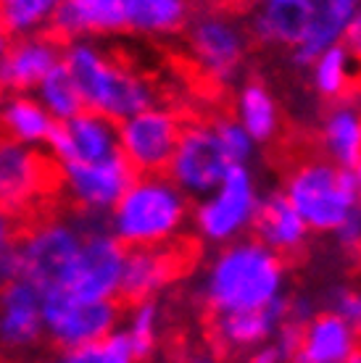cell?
Here are the masks:
<instances>
[{
	"label": "cell",
	"instance_id": "obj_1",
	"mask_svg": "<svg viewBox=\"0 0 361 363\" xmlns=\"http://www.w3.org/2000/svg\"><path fill=\"white\" fill-rule=\"evenodd\" d=\"M285 295V261L248 237L219 247L198 277V298L211 316L269 308Z\"/></svg>",
	"mask_w": 361,
	"mask_h": 363
},
{
	"label": "cell",
	"instance_id": "obj_2",
	"mask_svg": "<svg viewBox=\"0 0 361 363\" xmlns=\"http://www.w3.org/2000/svg\"><path fill=\"white\" fill-rule=\"evenodd\" d=\"M61 64L72 74L85 111L122 121L156 103L153 82L106 50L98 40H69Z\"/></svg>",
	"mask_w": 361,
	"mask_h": 363
},
{
	"label": "cell",
	"instance_id": "obj_3",
	"mask_svg": "<svg viewBox=\"0 0 361 363\" xmlns=\"http://www.w3.org/2000/svg\"><path fill=\"white\" fill-rule=\"evenodd\" d=\"M190 198L166 174H137L106 216V227L126 250L172 247L190 221Z\"/></svg>",
	"mask_w": 361,
	"mask_h": 363
},
{
	"label": "cell",
	"instance_id": "obj_4",
	"mask_svg": "<svg viewBox=\"0 0 361 363\" xmlns=\"http://www.w3.org/2000/svg\"><path fill=\"white\" fill-rule=\"evenodd\" d=\"M282 192L306 221L308 232L316 235H333L361 206L353 169H343L322 155L303 158L293 166Z\"/></svg>",
	"mask_w": 361,
	"mask_h": 363
},
{
	"label": "cell",
	"instance_id": "obj_5",
	"mask_svg": "<svg viewBox=\"0 0 361 363\" xmlns=\"http://www.w3.org/2000/svg\"><path fill=\"white\" fill-rule=\"evenodd\" d=\"M185 53L200 79L211 84H230L243 72L251 37L240 18L227 9L206 6L190 13L185 24Z\"/></svg>",
	"mask_w": 361,
	"mask_h": 363
},
{
	"label": "cell",
	"instance_id": "obj_6",
	"mask_svg": "<svg viewBox=\"0 0 361 363\" xmlns=\"http://www.w3.org/2000/svg\"><path fill=\"white\" fill-rule=\"evenodd\" d=\"M85 237L82 216H40L16 237L21 279L40 292L63 290L74 272Z\"/></svg>",
	"mask_w": 361,
	"mask_h": 363
},
{
	"label": "cell",
	"instance_id": "obj_7",
	"mask_svg": "<svg viewBox=\"0 0 361 363\" xmlns=\"http://www.w3.org/2000/svg\"><path fill=\"white\" fill-rule=\"evenodd\" d=\"M259 184L248 166H237L190 211L193 229L206 245L222 247L251 232L259 208Z\"/></svg>",
	"mask_w": 361,
	"mask_h": 363
},
{
	"label": "cell",
	"instance_id": "obj_8",
	"mask_svg": "<svg viewBox=\"0 0 361 363\" xmlns=\"http://www.w3.org/2000/svg\"><path fill=\"white\" fill-rule=\"evenodd\" d=\"M237 169L219 137L214 118H195L182 124L180 140L166 166V177L188 198H203L227 174Z\"/></svg>",
	"mask_w": 361,
	"mask_h": 363
},
{
	"label": "cell",
	"instance_id": "obj_9",
	"mask_svg": "<svg viewBox=\"0 0 361 363\" xmlns=\"http://www.w3.org/2000/svg\"><path fill=\"white\" fill-rule=\"evenodd\" d=\"M45 340L58 350H77L100 342L122 324L117 300H82L69 290L43 292Z\"/></svg>",
	"mask_w": 361,
	"mask_h": 363
},
{
	"label": "cell",
	"instance_id": "obj_10",
	"mask_svg": "<svg viewBox=\"0 0 361 363\" xmlns=\"http://www.w3.org/2000/svg\"><path fill=\"white\" fill-rule=\"evenodd\" d=\"M85 237L74 272L63 290L82 300H117L122 295L126 247L111 235L106 218L82 216Z\"/></svg>",
	"mask_w": 361,
	"mask_h": 363
},
{
	"label": "cell",
	"instance_id": "obj_11",
	"mask_svg": "<svg viewBox=\"0 0 361 363\" xmlns=\"http://www.w3.org/2000/svg\"><path fill=\"white\" fill-rule=\"evenodd\" d=\"M119 155L135 174H166L182 132V118L169 106H148L117 121Z\"/></svg>",
	"mask_w": 361,
	"mask_h": 363
},
{
	"label": "cell",
	"instance_id": "obj_12",
	"mask_svg": "<svg viewBox=\"0 0 361 363\" xmlns=\"http://www.w3.org/2000/svg\"><path fill=\"white\" fill-rule=\"evenodd\" d=\"M55 182L69 206L77 208L80 216L106 218L117 200L124 195L135 172L126 166L122 155L95 161V164H69L55 166Z\"/></svg>",
	"mask_w": 361,
	"mask_h": 363
},
{
	"label": "cell",
	"instance_id": "obj_13",
	"mask_svg": "<svg viewBox=\"0 0 361 363\" xmlns=\"http://www.w3.org/2000/svg\"><path fill=\"white\" fill-rule=\"evenodd\" d=\"M53 166L43 150L0 135V206L24 216L45 203L53 187Z\"/></svg>",
	"mask_w": 361,
	"mask_h": 363
},
{
	"label": "cell",
	"instance_id": "obj_14",
	"mask_svg": "<svg viewBox=\"0 0 361 363\" xmlns=\"http://www.w3.org/2000/svg\"><path fill=\"white\" fill-rule=\"evenodd\" d=\"M48 150L55 166L95 164V161L114 158L119 155L117 121L92 111H80L77 116L55 124Z\"/></svg>",
	"mask_w": 361,
	"mask_h": 363
},
{
	"label": "cell",
	"instance_id": "obj_15",
	"mask_svg": "<svg viewBox=\"0 0 361 363\" xmlns=\"http://www.w3.org/2000/svg\"><path fill=\"white\" fill-rule=\"evenodd\" d=\"M45 340L43 292L27 279H16L0 290V353L11 358L37 350Z\"/></svg>",
	"mask_w": 361,
	"mask_h": 363
},
{
	"label": "cell",
	"instance_id": "obj_16",
	"mask_svg": "<svg viewBox=\"0 0 361 363\" xmlns=\"http://www.w3.org/2000/svg\"><path fill=\"white\" fill-rule=\"evenodd\" d=\"M63 48L45 32L27 37H14L3 48L0 77L3 87L11 92H32L48 74L61 66Z\"/></svg>",
	"mask_w": 361,
	"mask_h": 363
},
{
	"label": "cell",
	"instance_id": "obj_17",
	"mask_svg": "<svg viewBox=\"0 0 361 363\" xmlns=\"http://www.w3.org/2000/svg\"><path fill=\"white\" fill-rule=\"evenodd\" d=\"M361 350V335L333 311H319L301 327L290 363H345Z\"/></svg>",
	"mask_w": 361,
	"mask_h": 363
},
{
	"label": "cell",
	"instance_id": "obj_18",
	"mask_svg": "<svg viewBox=\"0 0 361 363\" xmlns=\"http://www.w3.org/2000/svg\"><path fill=\"white\" fill-rule=\"evenodd\" d=\"M288 298L290 295H285L274 306L262 311L211 316L214 345L225 353H251L256 347L266 345L288 318Z\"/></svg>",
	"mask_w": 361,
	"mask_h": 363
},
{
	"label": "cell",
	"instance_id": "obj_19",
	"mask_svg": "<svg viewBox=\"0 0 361 363\" xmlns=\"http://www.w3.org/2000/svg\"><path fill=\"white\" fill-rule=\"evenodd\" d=\"M319 150L322 158L353 169L361 161V90L330 103L319 121Z\"/></svg>",
	"mask_w": 361,
	"mask_h": 363
},
{
	"label": "cell",
	"instance_id": "obj_20",
	"mask_svg": "<svg viewBox=\"0 0 361 363\" xmlns=\"http://www.w3.org/2000/svg\"><path fill=\"white\" fill-rule=\"evenodd\" d=\"M182 274V253L177 247H135L126 250L122 298L156 300Z\"/></svg>",
	"mask_w": 361,
	"mask_h": 363
},
{
	"label": "cell",
	"instance_id": "obj_21",
	"mask_svg": "<svg viewBox=\"0 0 361 363\" xmlns=\"http://www.w3.org/2000/svg\"><path fill=\"white\" fill-rule=\"evenodd\" d=\"M311 0H256L248 16V37L266 48L293 50L306 32Z\"/></svg>",
	"mask_w": 361,
	"mask_h": 363
},
{
	"label": "cell",
	"instance_id": "obj_22",
	"mask_svg": "<svg viewBox=\"0 0 361 363\" xmlns=\"http://www.w3.org/2000/svg\"><path fill=\"white\" fill-rule=\"evenodd\" d=\"M251 232L262 245H266L269 250L285 258V255L298 253L301 247L306 245L308 240V227L306 221L301 218V213L293 208V203L285 198V192H269L259 198V208L253 216Z\"/></svg>",
	"mask_w": 361,
	"mask_h": 363
},
{
	"label": "cell",
	"instance_id": "obj_23",
	"mask_svg": "<svg viewBox=\"0 0 361 363\" xmlns=\"http://www.w3.org/2000/svg\"><path fill=\"white\" fill-rule=\"evenodd\" d=\"M53 29L66 40H95L126 29V0H61Z\"/></svg>",
	"mask_w": 361,
	"mask_h": 363
},
{
	"label": "cell",
	"instance_id": "obj_24",
	"mask_svg": "<svg viewBox=\"0 0 361 363\" xmlns=\"http://www.w3.org/2000/svg\"><path fill=\"white\" fill-rule=\"evenodd\" d=\"M359 6L361 0H311L306 32L298 45L290 50L293 61L308 69V64L319 53H325L335 45H343L345 29Z\"/></svg>",
	"mask_w": 361,
	"mask_h": 363
},
{
	"label": "cell",
	"instance_id": "obj_25",
	"mask_svg": "<svg viewBox=\"0 0 361 363\" xmlns=\"http://www.w3.org/2000/svg\"><path fill=\"white\" fill-rule=\"evenodd\" d=\"M55 129L53 116L48 113L32 92H14L0 103V135L29 147H40L50 143Z\"/></svg>",
	"mask_w": 361,
	"mask_h": 363
},
{
	"label": "cell",
	"instance_id": "obj_26",
	"mask_svg": "<svg viewBox=\"0 0 361 363\" xmlns=\"http://www.w3.org/2000/svg\"><path fill=\"white\" fill-rule=\"evenodd\" d=\"M235 121L256 145L271 143L280 132V106L262 82H245L235 98Z\"/></svg>",
	"mask_w": 361,
	"mask_h": 363
},
{
	"label": "cell",
	"instance_id": "obj_27",
	"mask_svg": "<svg viewBox=\"0 0 361 363\" xmlns=\"http://www.w3.org/2000/svg\"><path fill=\"white\" fill-rule=\"evenodd\" d=\"M190 0H126V29L145 37H169L185 29Z\"/></svg>",
	"mask_w": 361,
	"mask_h": 363
},
{
	"label": "cell",
	"instance_id": "obj_28",
	"mask_svg": "<svg viewBox=\"0 0 361 363\" xmlns=\"http://www.w3.org/2000/svg\"><path fill=\"white\" fill-rule=\"evenodd\" d=\"M308 74H311L316 95L330 103L348 95L356 87V61L343 45H335L316 55L308 64Z\"/></svg>",
	"mask_w": 361,
	"mask_h": 363
},
{
	"label": "cell",
	"instance_id": "obj_29",
	"mask_svg": "<svg viewBox=\"0 0 361 363\" xmlns=\"http://www.w3.org/2000/svg\"><path fill=\"white\" fill-rule=\"evenodd\" d=\"M61 0H0V27L14 37L40 35L53 27Z\"/></svg>",
	"mask_w": 361,
	"mask_h": 363
},
{
	"label": "cell",
	"instance_id": "obj_30",
	"mask_svg": "<svg viewBox=\"0 0 361 363\" xmlns=\"http://www.w3.org/2000/svg\"><path fill=\"white\" fill-rule=\"evenodd\" d=\"M32 95H35L37 103L53 116L55 124H61L66 118L77 116L80 111H85L80 90H77V84H74L72 74L63 69V64L48 74L45 79L32 90Z\"/></svg>",
	"mask_w": 361,
	"mask_h": 363
},
{
	"label": "cell",
	"instance_id": "obj_31",
	"mask_svg": "<svg viewBox=\"0 0 361 363\" xmlns=\"http://www.w3.org/2000/svg\"><path fill=\"white\" fill-rule=\"evenodd\" d=\"M161 329H163V313H161L158 300H135L124 318L122 332H124L126 340L132 342L137 358L145 361V358L158 347Z\"/></svg>",
	"mask_w": 361,
	"mask_h": 363
},
{
	"label": "cell",
	"instance_id": "obj_32",
	"mask_svg": "<svg viewBox=\"0 0 361 363\" xmlns=\"http://www.w3.org/2000/svg\"><path fill=\"white\" fill-rule=\"evenodd\" d=\"M214 127H217L222 143H225L227 153L232 158L235 166H248L253 153H256V143H253L248 132L235 121V116H214Z\"/></svg>",
	"mask_w": 361,
	"mask_h": 363
},
{
	"label": "cell",
	"instance_id": "obj_33",
	"mask_svg": "<svg viewBox=\"0 0 361 363\" xmlns=\"http://www.w3.org/2000/svg\"><path fill=\"white\" fill-rule=\"evenodd\" d=\"M95 363H140L132 342L126 340V335L122 332V327L114 329L109 337H103L100 342L90 345Z\"/></svg>",
	"mask_w": 361,
	"mask_h": 363
},
{
	"label": "cell",
	"instance_id": "obj_34",
	"mask_svg": "<svg viewBox=\"0 0 361 363\" xmlns=\"http://www.w3.org/2000/svg\"><path fill=\"white\" fill-rule=\"evenodd\" d=\"M327 311L343 316L361 335V287H335L330 292V308Z\"/></svg>",
	"mask_w": 361,
	"mask_h": 363
},
{
	"label": "cell",
	"instance_id": "obj_35",
	"mask_svg": "<svg viewBox=\"0 0 361 363\" xmlns=\"http://www.w3.org/2000/svg\"><path fill=\"white\" fill-rule=\"evenodd\" d=\"M345 253H361V206L333 232Z\"/></svg>",
	"mask_w": 361,
	"mask_h": 363
},
{
	"label": "cell",
	"instance_id": "obj_36",
	"mask_svg": "<svg viewBox=\"0 0 361 363\" xmlns=\"http://www.w3.org/2000/svg\"><path fill=\"white\" fill-rule=\"evenodd\" d=\"M21 279V264H18L16 247H6L0 250V290Z\"/></svg>",
	"mask_w": 361,
	"mask_h": 363
},
{
	"label": "cell",
	"instance_id": "obj_37",
	"mask_svg": "<svg viewBox=\"0 0 361 363\" xmlns=\"http://www.w3.org/2000/svg\"><path fill=\"white\" fill-rule=\"evenodd\" d=\"M343 48L353 55V61H356V64H361V6L356 9L351 24H348V29H345Z\"/></svg>",
	"mask_w": 361,
	"mask_h": 363
},
{
	"label": "cell",
	"instance_id": "obj_38",
	"mask_svg": "<svg viewBox=\"0 0 361 363\" xmlns=\"http://www.w3.org/2000/svg\"><path fill=\"white\" fill-rule=\"evenodd\" d=\"M16 237H18L16 216L0 206V250L16 245Z\"/></svg>",
	"mask_w": 361,
	"mask_h": 363
},
{
	"label": "cell",
	"instance_id": "obj_39",
	"mask_svg": "<svg viewBox=\"0 0 361 363\" xmlns=\"http://www.w3.org/2000/svg\"><path fill=\"white\" fill-rule=\"evenodd\" d=\"M245 363H288V358H285L280 347L269 340L266 345L251 350V353H248V358H245Z\"/></svg>",
	"mask_w": 361,
	"mask_h": 363
},
{
	"label": "cell",
	"instance_id": "obj_40",
	"mask_svg": "<svg viewBox=\"0 0 361 363\" xmlns=\"http://www.w3.org/2000/svg\"><path fill=\"white\" fill-rule=\"evenodd\" d=\"M45 363H95V355H92L90 345H87L77 347V350H58V355Z\"/></svg>",
	"mask_w": 361,
	"mask_h": 363
},
{
	"label": "cell",
	"instance_id": "obj_41",
	"mask_svg": "<svg viewBox=\"0 0 361 363\" xmlns=\"http://www.w3.org/2000/svg\"><path fill=\"white\" fill-rule=\"evenodd\" d=\"M353 177H356V182H359V190H361V161L353 166Z\"/></svg>",
	"mask_w": 361,
	"mask_h": 363
},
{
	"label": "cell",
	"instance_id": "obj_42",
	"mask_svg": "<svg viewBox=\"0 0 361 363\" xmlns=\"http://www.w3.org/2000/svg\"><path fill=\"white\" fill-rule=\"evenodd\" d=\"M345 363H361V350H356V353H353Z\"/></svg>",
	"mask_w": 361,
	"mask_h": 363
},
{
	"label": "cell",
	"instance_id": "obj_43",
	"mask_svg": "<svg viewBox=\"0 0 361 363\" xmlns=\"http://www.w3.org/2000/svg\"><path fill=\"white\" fill-rule=\"evenodd\" d=\"M3 48H6V43L0 40V64H3ZM0 90H3V77H0Z\"/></svg>",
	"mask_w": 361,
	"mask_h": 363
},
{
	"label": "cell",
	"instance_id": "obj_44",
	"mask_svg": "<svg viewBox=\"0 0 361 363\" xmlns=\"http://www.w3.org/2000/svg\"><path fill=\"white\" fill-rule=\"evenodd\" d=\"M32 363H45V361H32Z\"/></svg>",
	"mask_w": 361,
	"mask_h": 363
},
{
	"label": "cell",
	"instance_id": "obj_45",
	"mask_svg": "<svg viewBox=\"0 0 361 363\" xmlns=\"http://www.w3.org/2000/svg\"><path fill=\"white\" fill-rule=\"evenodd\" d=\"M0 29H3V27H0Z\"/></svg>",
	"mask_w": 361,
	"mask_h": 363
}]
</instances>
